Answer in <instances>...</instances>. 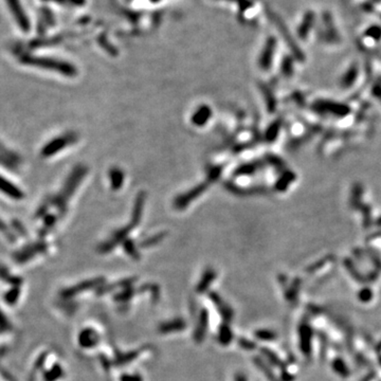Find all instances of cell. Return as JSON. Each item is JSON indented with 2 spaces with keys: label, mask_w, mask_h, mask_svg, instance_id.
Instances as JSON below:
<instances>
[{
  "label": "cell",
  "mask_w": 381,
  "mask_h": 381,
  "mask_svg": "<svg viewBox=\"0 0 381 381\" xmlns=\"http://www.w3.org/2000/svg\"><path fill=\"white\" fill-rule=\"evenodd\" d=\"M88 173V167L84 166L82 164L76 165L72 172L70 173L69 177L67 178L63 189H61L60 193L52 199V205L55 206L61 213H64L67 208L68 200L72 197V195L78 188V185L81 184L84 177Z\"/></svg>",
  "instance_id": "cell-1"
},
{
  "label": "cell",
  "mask_w": 381,
  "mask_h": 381,
  "mask_svg": "<svg viewBox=\"0 0 381 381\" xmlns=\"http://www.w3.org/2000/svg\"><path fill=\"white\" fill-rule=\"evenodd\" d=\"M20 60L24 65L51 70V71H55L69 77H73L77 74V70L73 65L66 63V61L63 60H57L55 58L23 55Z\"/></svg>",
  "instance_id": "cell-2"
},
{
  "label": "cell",
  "mask_w": 381,
  "mask_h": 381,
  "mask_svg": "<svg viewBox=\"0 0 381 381\" xmlns=\"http://www.w3.org/2000/svg\"><path fill=\"white\" fill-rule=\"evenodd\" d=\"M78 140V135L74 131H68L66 134L58 136L51 141L41 148V156L45 158H49L56 155L60 150H63L65 147L74 144Z\"/></svg>",
  "instance_id": "cell-3"
},
{
  "label": "cell",
  "mask_w": 381,
  "mask_h": 381,
  "mask_svg": "<svg viewBox=\"0 0 381 381\" xmlns=\"http://www.w3.org/2000/svg\"><path fill=\"white\" fill-rule=\"evenodd\" d=\"M210 184H211V182L209 180H207L206 182H201V183L197 184L196 187L192 188L190 191L181 194L180 196H177L174 200L175 209L183 210L187 207H189V205L193 200L197 199L202 193H205L208 190Z\"/></svg>",
  "instance_id": "cell-4"
},
{
  "label": "cell",
  "mask_w": 381,
  "mask_h": 381,
  "mask_svg": "<svg viewBox=\"0 0 381 381\" xmlns=\"http://www.w3.org/2000/svg\"><path fill=\"white\" fill-rule=\"evenodd\" d=\"M134 228H135L134 226L129 224L128 226H125L122 229H119L117 230V231H114L109 239H107V241L99 246L97 250H99V252L101 253H108L112 251L119 244L123 243L125 239H127V236L129 235V233L132 231V229Z\"/></svg>",
  "instance_id": "cell-5"
},
{
  "label": "cell",
  "mask_w": 381,
  "mask_h": 381,
  "mask_svg": "<svg viewBox=\"0 0 381 381\" xmlns=\"http://www.w3.org/2000/svg\"><path fill=\"white\" fill-rule=\"evenodd\" d=\"M103 283H104L103 278H96V279L83 281L72 287L67 288L61 291V297L65 299H69V298H73L74 296L78 294H82V292L89 291L91 289H99L102 286Z\"/></svg>",
  "instance_id": "cell-6"
},
{
  "label": "cell",
  "mask_w": 381,
  "mask_h": 381,
  "mask_svg": "<svg viewBox=\"0 0 381 381\" xmlns=\"http://www.w3.org/2000/svg\"><path fill=\"white\" fill-rule=\"evenodd\" d=\"M209 298L212 302L214 303V305H215L216 309L218 310V313H219L221 319L224 320V322L229 323L230 321H231L234 317V312H233V309L231 308V306H230L227 302H225V300L221 298L218 294H216V292H213V291L210 292Z\"/></svg>",
  "instance_id": "cell-7"
},
{
  "label": "cell",
  "mask_w": 381,
  "mask_h": 381,
  "mask_svg": "<svg viewBox=\"0 0 381 381\" xmlns=\"http://www.w3.org/2000/svg\"><path fill=\"white\" fill-rule=\"evenodd\" d=\"M7 6L10 7L11 13L14 16L16 21L18 22L21 30L29 31L30 29V22L26 14H24V11L22 8V5L20 3V0H5Z\"/></svg>",
  "instance_id": "cell-8"
},
{
  "label": "cell",
  "mask_w": 381,
  "mask_h": 381,
  "mask_svg": "<svg viewBox=\"0 0 381 381\" xmlns=\"http://www.w3.org/2000/svg\"><path fill=\"white\" fill-rule=\"evenodd\" d=\"M0 193L14 200H20L24 197L23 192L15 183L5 179V177L1 175H0Z\"/></svg>",
  "instance_id": "cell-9"
},
{
  "label": "cell",
  "mask_w": 381,
  "mask_h": 381,
  "mask_svg": "<svg viewBox=\"0 0 381 381\" xmlns=\"http://www.w3.org/2000/svg\"><path fill=\"white\" fill-rule=\"evenodd\" d=\"M146 200V193L145 192H139L136 196L134 207H132L131 217H130V224L135 228L140 224L141 218L143 215V209L145 206Z\"/></svg>",
  "instance_id": "cell-10"
},
{
  "label": "cell",
  "mask_w": 381,
  "mask_h": 381,
  "mask_svg": "<svg viewBox=\"0 0 381 381\" xmlns=\"http://www.w3.org/2000/svg\"><path fill=\"white\" fill-rule=\"evenodd\" d=\"M99 342L100 336L92 329H85L78 335V344L81 345L83 349H93Z\"/></svg>",
  "instance_id": "cell-11"
},
{
  "label": "cell",
  "mask_w": 381,
  "mask_h": 381,
  "mask_svg": "<svg viewBox=\"0 0 381 381\" xmlns=\"http://www.w3.org/2000/svg\"><path fill=\"white\" fill-rule=\"evenodd\" d=\"M209 327V314L207 309H202L199 318H198V322L196 325V329L194 331V341L197 343H201L203 340H205V337L208 331Z\"/></svg>",
  "instance_id": "cell-12"
},
{
  "label": "cell",
  "mask_w": 381,
  "mask_h": 381,
  "mask_svg": "<svg viewBox=\"0 0 381 381\" xmlns=\"http://www.w3.org/2000/svg\"><path fill=\"white\" fill-rule=\"evenodd\" d=\"M276 46H277V40L274 37L268 38L267 42L263 49L262 55L260 58V65L262 69L267 70L269 69L271 63H272V57L274 54V51H276Z\"/></svg>",
  "instance_id": "cell-13"
},
{
  "label": "cell",
  "mask_w": 381,
  "mask_h": 381,
  "mask_svg": "<svg viewBox=\"0 0 381 381\" xmlns=\"http://www.w3.org/2000/svg\"><path fill=\"white\" fill-rule=\"evenodd\" d=\"M212 116V109L209 107L208 105H201L199 107L195 110V112L192 114V124L197 127H201L203 125H206L208 121L210 120Z\"/></svg>",
  "instance_id": "cell-14"
},
{
  "label": "cell",
  "mask_w": 381,
  "mask_h": 381,
  "mask_svg": "<svg viewBox=\"0 0 381 381\" xmlns=\"http://www.w3.org/2000/svg\"><path fill=\"white\" fill-rule=\"evenodd\" d=\"M185 327H187V323L184 322L183 319L176 318V319H173V320L165 321V322L161 323L158 327V331H159V333L166 335V334H173V333L181 332L185 329Z\"/></svg>",
  "instance_id": "cell-15"
},
{
  "label": "cell",
  "mask_w": 381,
  "mask_h": 381,
  "mask_svg": "<svg viewBox=\"0 0 381 381\" xmlns=\"http://www.w3.org/2000/svg\"><path fill=\"white\" fill-rule=\"evenodd\" d=\"M312 336H313V333L308 325L304 324L300 327L301 350H302L303 354L307 357L310 355V352H312Z\"/></svg>",
  "instance_id": "cell-16"
},
{
  "label": "cell",
  "mask_w": 381,
  "mask_h": 381,
  "mask_svg": "<svg viewBox=\"0 0 381 381\" xmlns=\"http://www.w3.org/2000/svg\"><path fill=\"white\" fill-rule=\"evenodd\" d=\"M215 279H216V271L213 268L209 267L203 271L201 279L198 282L197 287H196L198 294H203V292H206Z\"/></svg>",
  "instance_id": "cell-17"
},
{
  "label": "cell",
  "mask_w": 381,
  "mask_h": 381,
  "mask_svg": "<svg viewBox=\"0 0 381 381\" xmlns=\"http://www.w3.org/2000/svg\"><path fill=\"white\" fill-rule=\"evenodd\" d=\"M315 13L312 12V11H307L304 16H303V20L302 22H301L300 26H299V30H298V33H299V36L301 38H306L307 35L309 33V31L312 30L313 25H314V22H315Z\"/></svg>",
  "instance_id": "cell-18"
},
{
  "label": "cell",
  "mask_w": 381,
  "mask_h": 381,
  "mask_svg": "<svg viewBox=\"0 0 381 381\" xmlns=\"http://www.w3.org/2000/svg\"><path fill=\"white\" fill-rule=\"evenodd\" d=\"M109 179L111 189L113 191H118L122 188L124 182V173L119 167H112L109 171Z\"/></svg>",
  "instance_id": "cell-19"
},
{
  "label": "cell",
  "mask_w": 381,
  "mask_h": 381,
  "mask_svg": "<svg viewBox=\"0 0 381 381\" xmlns=\"http://www.w3.org/2000/svg\"><path fill=\"white\" fill-rule=\"evenodd\" d=\"M217 340L218 342L226 347V345H229L233 340V333L231 327L229 326L228 323H224L219 327L218 335H217Z\"/></svg>",
  "instance_id": "cell-20"
},
{
  "label": "cell",
  "mask_w": 381,
  "mask_h": 381,
  "mask_svg": "<svg viewBox=\"0 0 381 381\" xmlns=\"http://www.w3.org/2000/svg\"><path fill=\"white\" fill-rule=\"evenodd\" d=\"M274 22H276V24L278 25V28H279V30L283 33V36H284V38L286 39V41H287V43H289V45H290V47H291V49L292 50H294V52L296 53V54H300V51H299V48L295 45V43H294V40H292V38L290 37V33H289V31L287 30V28H286V26H285V24H284V22H283L280 18H279V17L278 16H274Z\"/></svg>",
  "instance_id": "cell-21"
},
{
  "label": "cell",
  "mask_w": 381,
  "mask_h": 381,
  "mask_svg": "<svg viewBox=\"0 0 381 381\" xmlns=\"http://www.w3.org/2000/svg\"><path fill=\"white\" fill-rule=\"evenodd\" d=\"M123 249L130 256L131 259H134V260L140 259V253H139L138 248L135 245L134 241H131L130 238H127L123 242Z\"/></svg>",
  "instance_id": "cell-22"
},
{
  "label": "cell",
  "mask_w": 381,
  "mask_h": 381,
  "mask_svg": "<svg viewBox=\"0 0 381 381\" xmlns=\"http://www.w3.org/2000/svg\"><path fill=\"white\" fill-rule=\"evenodd\" d=\"M135 288L132 286H129V287H126V288H122V290L120 292H118V294L116 295V297H114V300L117 301V302H120V303H125V302H128V301L134 297L135 295Z\"/></svg>",
  "instance_id": "cell-23"
},
{
  "label": "cell",
  "mask_w": 381,
  "mask_h": 381,
  "mask_svg": "<svg viewBox=\"0 0 381 381\" xmlns=\"http://www.w3.org/2000/svg\"><path fill=\"white\" fill-rule=\"evenodd\" d=\"M166 236V233L165 232H161V233H157L153 236H150L146 239H144L143 242L140 243V247L142 248H148V247H152V246H155L157 244L160 243L161 241H163L164 237Z\"/></svg>",
  "instance_id": "cell-24"
},
{
  "label": "cell",
  "mask_w": 381,
  "mask_h": 381,
  "mask_svg": "<svg viewBox=\"0 0 381 381\" xmlns=\"http://www.w3.org/2000/svg\"><path fill=\"white\" fill-rule=\"evenodd\" d=\"M333 369L337 374L340 375L341 377H348L350 375L349 368L345 365V362L341 359H336L333 362Z\"/></svg>",
  "instance_id": "cell-25"
},
{
  "label": "cell",
  "mask_w": 381,
  "mask_h": 381,
  "mask_svg": "<svg viewBox=\"0 0 381 381\" xmlns=\"http://www.w3.org/2000/svg\"><path fill=\"white\" fill-rule=\"evenodd\" d=\"M254 363L256 365V367H258L263 372V373L265 374V376L268 378L269 381H280L276 376H274V374L272 373V372L270 371L269 367L265 365L262 359L254 358Z\"/></svg>",
  "instance_id": "cell-26"
},
{
  "label": "cell",
  "mask_w": 381,
  "mask_h": 381,
  "mask_svg": "<svg viewBox=\"0 0 381 381\" xmlns=\"http://www.w3.org/2000/svg\"><path fill=\"white\" fill-rule=\"evenodd\" d=\"M254 336L262 341H273L277 339V334L269 330H259L254 333Z\"/></svg>",
  "instance_id": "cell-27"
},
{
  "label": "cell",
  "mask_w": 381,
  "mask_h": 381,
  "mask_svg": "<svg viewBox=\"0 0 381 381\" xmlns=\"http://www.w3.org/2000/svg\"><path fill=\"white\" fill-rule=\"evenodd\" d=\"M262 354L271 362V365H273L274 367H278V368H283V362L279 359V357L272 351H270L268 349H262Z\"/></svg>",
  "instance_id": "cell-28"
},
{
  "label": "cell",
  "mask_w": 381,
  "mask_h": 381,
  "mask_svg": "<svg viewBox=\"0 0 381 381\" xmlns=\"http://www.w3.org/2000/svg\"><path fill=\"white\" fill-rule=\"evenodd\" d=\"M138 355H139V351H131V352H128L125 354H122V355H120L118 357L116 362L118 363V366H123V365H125V363L132 361L135 358H137Z\"/></svg>",
  "instance_id": "cell-29"
},
{
  "label": "cell",
  "mask_w": 381,
  "mask_h": 381,
  "mask_svg": "<svg viewBox=\"0 0 381 381\" xmlns=\"http://www.w3.org/2000/svg\"><path fill=\"white\" fill-rule=\"evenodd\" d=\"M221 173H223V166H212L210 170H208L207 180H209L211 183H214L219 179Z\"/></svg>",
  "instance_id": "cell-30"
},
{
  "label": "cell",
  "mask_w": 381,
  "mask_h": 381,
  "mask_svg": "<svg viewBox=\"0 0 381 381\" xmlns=\"http://www.w3.org/2000/svg\"><path fill=\"white\" fill-rule=\"evenodd\" d=\"M63 375H64L63 369H61L60 367L56 366V367L53 368L49 372V373L46 375V378H47L48 381H54V380H56L58 378H61V376H63Z\"/></svg>",
  "instance_id": "cell-31"
},
{
  "label": "cell",
  "mask_w": 381,
  "mask_h": 381,
  "mask_svg": "<svg viewBox=\"0 0 381 381\" xmlns=\"http://www.w3.org/2000/svg\"><path fill=\"white\" fill-rule=\"evenodd\" d=\"M367 36H370L374 39H379L381 37V28L378 25H372L366 32Z\"/></svg>",
  "instance_id": "cell-32"
},
{
  "label": "cell",
  "mask_w": 381,
  "mask_h": 381,
  "mask_svg": "<svg viewBox=\"0 0 381 381\" xmlns=\"http://www.w3.org/2000/svg\"><path fill=\"white\" fill-rule=\"evenodd\" d=\"M359 300L361 301V302H370V301L372 300V298H373V292H372V290L370 288H363L360 292H359Z\"/></svg>",
  "instance_id": "cell-33"
},
{
  "label": "cell",
  "mask_w": 381,
  "mask_h": 381,
  "mask_svg": "<svg viewBox=\"0 0 381 381\" xmlns=\"http://www.w3.org/2000/svg\"><path fill=\"white\" fill-rule=\"evenodd\" d=\"M238 344L243 350L246 351H253L256 348V344L250 340H248L246 338H241L238 340Z\"/></svg>",
  "instance_id": "cell-34"
},
{
  "label": "cell",
  "mask_w": 381,
  "mask_h": 381,
  "mask_svg": "<svg viewBox=\"0 0 381 381\" xmlns=\"http://www.w3.org/2000/svg\"><path fill=\"white\" fill-rule=\"evenodd\" d=\"M299 281L296 282L294 285L291 286V288H289L288 290V294H287V300L289 301H294L297 299V296H298V291H299Z\"/></svg>",
  "instance_id": "cell-35"
},
{
  "label": "cell",
  "mask_w": 381,
  "mask_h": 381,
  "mask_svg": "<svg viewBox=\"0 0 381 381\" xmlns=\"http://www.w3.org/2000/svg\"><path fill=\"white\" fill-rule=\"evenodd\" d=\"M121 381H143V378L139 374H125L121 376Z\"/></svg>",
  "instance_id": "cell-36"
},
{
  "label": "cell",
  "mask_w": 381,
  "mask_h": 381,
  "mask_svg": "<svg viewBox=\"0 0 381 381\" xmlns=\"http://www.w3.org/2000/svg\"><path fill=\"white\" fill-rule=\"evenodd\" d=\"M234 381H247V377L243 373H237L234 377Z\"/></svg>",
  "instance_id": "cell-37"
},
{
  "label": "cell",
  "mask_w": 381,
  "mask_h": 381,
  "mask_svg": "<svg viewBox=\"0 0 381 381\" xmlns=\"http://www.w3.org/2000/svg\"><path fill=\"white\" fill-rule=\"evenodd\" d=\"M282 378H283V380H284V381H292V379H294V378H292V376H290L288 373H286V372H283Z\"/></svg>",
  "instance_id": "cell-38"
}]
</instances>
